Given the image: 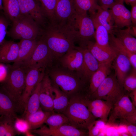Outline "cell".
I'll use <instances>...</instances> for the list:
<instances>
[{
  "mask_svg": "<svg viewBox=\"0 0 136 136\" xmlns=\"http://www.w3.org/2000/svg\"><path fill=\"white\" fill-rule=\"evenodd\" d=\"M42 29V38L47 44L52 57L62 56L75 47L73 37L66 24L49 23Z\"/></svg>",
  "mask_w": 136,
  "mask_h": 136,
  "instance_id": "obj_1",
  "label": "cell"
},
{
  "mask_svg": "<svg viewBox=\"0 0 136 136\" xmlns=\"http://www.w3.org/2000/svg\"><path fill=\"white\" fill-rule=\"evenodd\" d=\"M52 84L66 94L70 99L74 97L85 98L88 84L77 76L61 71H52L49 75Z\"/></svg>",
  "mask_w": 136,
  "mask_h": 136,
  "instance_id": "obj_2",
  "label": "cell"
},
{
  "mask_svg": "<svg viewBox=\"0 0 136 136\" xmlns=\"http://www.w3.org/2000/svg\"><path fill=\"white\" fill-rule=\"evenodd\" d=\"M80 46L86 47L88 43L94 39L95 29L93 22L87 13L75 10L66 23Z\"/></svg>",
  "mask_w": 136,
  "mask_h": 136,
  "instance_id": "obj_3",
  "label": "cell"
},
{
  "mask_svg": "<svg viewBox=\"0 0 136 136\" xmlns=\"http://www.w3.org/2000/svg\"><path fill=\"white\" fill-rule=\"evenodd\" d=\"M63 114L68 117L70 125L87 131L88 127L96 118L83 102L81 97L70 98Z\"/></svg>",
  "mask_w": 136,
  "mask_h": 136,
  "instance_id": "obj_4",
  "label": "cell"
},
{
  "mask_svg": "<svg viewBox=\"0 0 136 136\" xmlns=\"http://www.w3.org/2000/svg\"><path fill=\"white\" fill-rule=\"evenodd\" d=\"M6 79L1 87L4 89L20 105L24 89L26 70L21 66L8 65Z\"/></svg>",
  "mask_w": 136,
  "mask_h": 136,
  "instance_id": "obj_5",
  "label": "cell"
},
{
  "mask_svg": "<svg viewBox=\"0 0 136 136\" xmlns=\"http://www.w3.org/2000/svg\"><path fill=\"white\" fill-rule=\"evenodd\" d=\"M41 27L30 17L21 15L12 22L7 34L15 40L37 39L41 35L42 29Z\"/></svg>",
  "mask_w": 136,
  "mask_h": 136,
  "instance_id": "obj_6",
  "label": "cell"
},
{
  "mask_svg": "<svg viewBox=\"0 0 136 136\" xmlns=\"http://www.w3.org/2000/svg\"><path fill=\"white\" fill-rule=\"evenodd\" d=\"M124 94L123 86L115 75H109L96 90L87 99H101L108 102L113 107Z\"/></svg>",
  "mask_w": 136,
  "mask_h": 136,
  "instance_id": "obj_7",
  "label": "cell"
},
{
  "mask_svg": "<svg viewBox=\"0 0 136 136\" xmlns=\"http://www.w3.org/2000/svg\"><path fill=\"white\" fill-rule=\"evenodd\" d=\"M53 58L46 42L42 37L38 41L34 51L29 59L21 66L25 68L45 69L50 66Z\"/></svg>",
  "mask_w": 136,
  "mask_h": 136,
  "instance_id": "obj_8",
  "label": "cell"
},
{
  "mask_svg": "<svg viewBox=\"0 0 136 136\" xmlns=\"http://www.w3.org/2000/svg\"><path fill=\"white\" fill-rule=\"evenodd\" d=\"M25 68L26 70L25 85L21 99V105L23 111L28 98L38 84L41 81L45 74V69L44 68L39 67Z\"/></svg>",
  "mask_w": 136,
  "mask_h": 136,
  "instance_id": "obj_9",
  "label": "cell"
},
{
  "mask_svg": "<svg viewBox=\"0 0 136 136\" xmlns=\"http://www.w3.org/2000/svg\"><path fill=\"white\" fill-rule=\"evenodd\" d=\"M31 131L41 136H88V131L77 128L69 124L52 129L42 125L39 129Z\"/></svg>",
  "mask_w": 136,
  "mask_h": 136,
  "instance_id": "obj_10",
  "label": "cell"
},
{
  "mask_svg": "<svg viewBox=\"0 0 136 136\" xmlns=\"http://www.w3.org/2000/svg\"><path fill=\"white\" fill-rule=\"evenodd\" d=\"M21 15L28 16L40 26H45L46 19L38 0H18Z\"/></svg>",
  "mask_w": 136,
  "mask_h": 136,
  "instance_id": "obj_11",
  "label": "cell"
},
{
  "mask_svg": "<svg viewBox=\"0 0 136 136\" xmlns=\"http://www.w3.org/2000/svg\"><path fill=\"white\" fill-rule=\"evenodd\" d=\"M135 107L130 99L128 94H124L113 106L108 121L113 122L115 120L119 121L124 119L136 111Z\"/></svg>",
  "mask_w": 136,
  "mask_h": 136,
  "instance_id": "obj_12",
  "label": "cell"
},
{
  "mask_svg": "<svg viewBox=\"0 0 136 136\" xmlns=\"http://www.w3.org/2000/svg\"><path fill=\"white\" fill-rule=\"evenodd\" d=\"M53 85L48 75L45 74L41 82L39 99L41 107L44 111L50 112L54 110Z\"/></svg>",
  "mask_w": 136,
  "mask_h": 136,
  "instance_id": "obj_13",
  "label": "cell"
},
{
  "mask_svg": "<svg viewBox=\"0 0 136 136\" xmlns=\"http://www.w3.org/2000/svg\"><path fill=\"white\" fill-rule=\"evenodd\" d=\"M123 0H116L110 9L112 12L115 28L128 27L132 24L130 11L124 6Z\"/></svg>",
  "mask_w": 136,
  "mask_h": 136,
  "instance_id": "obj_14",
  "label": "cell"
},
{
  "mask_svg": "<svg viewBox=\"0 0 136 136\" xmlns=\"http://www.w3.org/2000/svg\"><path fill=\"white\" fill-rule=\"evenodd\" d=\"M79 47L83 53V58L78 75L88 84L90 78L98 69L100 63L86 48Z\"/></svg>",
  "mask_w": 136,
  "mask_h": 136,
  "instance_id": "obj_15",
  "label": "cell"
},
{
  "mask_svg": "<svg viewBox=\"0 0 136 136\" xmlns=\"http://www.w3.org/2000/svg\"><path fill=\"white\" fill-rule=\"evenodd\" d=\"M23 111L19 104L0 86V116H5L15 119L17 113Z\"/></svg>",
  "mask_w": 136,
  "mask_h": 136,
  "instance_id": "obj_16",
  "label": "cell"
},
{
  "mask_svg": "<svg viewBox=\"0 0 136 136\" xmlns=\"http://www.w3.org/2000/svg\"><path fill=\"white\" fill-rule=\"evenodd\" d=\"M61 60L64 67L70 71H80L83 61V54L79 47H75L63 55Z\"/></svg>",
  "mask_w": 136,
  "mask_h": 136,
  "instance_id": "obj_17",
  "label": "cell"
},
{
  "mask_svg": "<svg viewBox=\"0 0 136 136\" xmlns=\"http://www.w3.org/2000/svg\"><path fill=\"white\" fill-rule=\"evenodd\" d=\"M75 11L74 0H56L55 14L56 23L65 24Z\"/></svg>",
  "mask_w": 136,
  "mask_h": 136,
  "instance_id": "obj_18",
  "label": "cell"
},
{
  "mask_svg": "<svg viewBox=\"0 0 136 136\" xmlns=\"http://www.w3.org/2000/svg\"><path fill=\"white\" fill-rule=\"evenodd\" d=\"M112 63H100L99 68L89 79L85 98L92 94L109 75Z\"/></svg>",
  "mask_w": 136,
  "mask_h": 136,
  "instance_id": "obj_19",
  "label": "cell"
},
{
  "mask_svg": "<svg viewBox=\"0 0 136 136\" xmlns=\"http://www.w3.org/2000/svg\"><path fill=\"white\" fill-rule=\"evenodd\" d=\"M37 42V39L20 40L19 42L18 57L12 65L20 66L28 61L32 55Z\"/></svg>",
  "mask_w": 136,
  "mask_h": 136,
  "instance_id": "obj_20",
  "label": "cell"
},
{
  "mask_svg": "<svg viewBox=\"0 0 136 136\" xmlns=\"http://www.w3.org/2000/svg\"><path fill=\"white\" fill-rule=\"evenodd\" d=\"M90 16L93 22L95 29L94 38L96 43L102 48L111 51L114 50L109 44V34L106 28L98 21L93 14Z\"/></svg>",
  "mask_w": 136,
  "mask_h": 136,
  "instance_id": "obj_21",
  "label": "cell"
},
{
  "mask_svg": "<svg viewBox=\"0 0 136 136\" xmlns=\"http://www.w3.org/2000/svg\"><path fill=\"white\" fill-rule=\"evenodd\" d=\"M115 51L116 55L113 60L115 75L122 86L124 80L128 75L131 65L128 58L126 55L119 52Z\"/></svg>",
  "mask_w": 136,
  "mask_h": 136,
  "instance_id": "obj_22",
  "label": "cell"
},
{
  "mask_svg": "<svg viewBox=\"0 0 136 136\" xmlns=\"http://www.w3.org/2000/svg\"><path fill=\"white\" fill-rule=\"evenodd\" d=\"M100 63H112L116 57V51H108L98 46L95 42H89L86 47Z\"/></svg>",
  "mask_w": 136,
  "mask_h": 136,
  "instance_id": "obj_23",
  "label": "cell"
},
{
  "mask_svg": "<svg viewBox=\"0 0 136 136\" xmlns=\"http://www.w3.org/2000/svg\"><path fill=\"white\" fill-rule=\"evenodd\" d=\"M19 49V42L5 40L0 46V63L15 62L18 57Z\"/></svg>",
  "mask_w": 136,
  "mask_h": 136,
  "instance_id": "obj_24",
  "label": "cell"
},
{
  "mask_svg": "<svg viewBox=\"0 0 136 136\" xmlns=\"http://www.w3.org/2000/svg\"><path fill=\"white\" fill-rule=\"evenodd\" d=\"M129 26L125 29L115 28L113 34L129 51L136 53V39L129 31Z\"/></svg>",
  "mask_w": 136,
  "mask_h": 136,
  "instance_id": "obj_25",
  "label": "cell"
},
{
  "mask_svg": "<svg viewBox=\"0 0 136 136\" xmlns=\"http://www.w3.org/2000/svg\"><path fill=\"white\" fill-rule=\"evenodd\" d=\"M40 84L41 82L38 84L28 98L22 117L25 118L29 114L37 111L41 107L39 99Z\"/></svg>",
  "mask_w": 136,
  "mask_h": 136,
  "instance_id": "obj_26",
  "label": "cell"
},
{
  "mask_svg": "<svg viewBox=\"0 0 136 136\" xmlns=\"http://www.w3.org/2000/svg\"><path fill=\"white\" fill-rule=\"evenodd\" d=\"M53 85L54 111L56 113H63L68 105L70 99L58 87Z\"/></svg>",
  "mask_w": 136,
  "mask_h": 136,
  "instance_id": "obj_27",
  "label": "cell"
},
{
  "mask_svg": "<svg viewBox=\"0 0 136 136\" xmlns=\"http://www.w3.org/2000/svg\"><path fill=\"white\" fill-rule=\"evenodd\" d=\"M93 14L99 22L108 30L109 34L113 33L114 29V23L110 10L104 9L100 6Z\"/></svg>",
  "mask_w": 136,
  "mask_h": 136,
  "instance_id": "obj_28",
  "label": "cell"
},
{
  "mask_svg": "<svg viewBox=\"0 0 136 136\" xmlns=\"http://www.w3.org/2000/svg\"><path fill=\"white\" fill-rule=\"evenodd\" d=\"M109 36L110 47L114 50L126 55L128 58L133 69L136 70V53L129 51L113 34H110Z\"/></svg>",
  "mask_w": 136,
  "mask_h": 136,
  "instance_id": "obj_29",
  "label": "cell"
},
{
  "mask_svg": "<svg viewBox=\"0 0 136 136\" xmlns=\"http://www.w3.org/2000/svg\"><path fill=\"white\" fill-rule=\"evenodd\" d=\"M52 112L44 111L41 107L37 111L29 114L25 118L28 121L30 130H34L41 127Z\"/></svg>",
  "mask_w": 136,
  "mask_h": 136,
  "instance_id": "obj_30",
  "label": "cell"
},
{
  "mask_svg": "<svg viewBox=\"0 0 136 136\" xmlns=\"http://www.w3.org/2000/svg\"><path fill=\"white\" fill-rule=\"evenodd\" d=\"M5 15L12 22L21 16L18 0H2Z\"/></svg>",
  "mask_w": 136,
  "mask_h": 136,
  "instance_id": "obj_31",
  "label": "cell"
},
{
  "mask_svg": "<svg viewBox=\"0 0 136 136\" xmlns=\"http://www.w3.org/2000/svg\"><path fill=\"white\" fill-rule=\"evenodd\" d=\"M75 10L84 13L94 14L99 7L98 0H74Z\"/></svg>",
  "mask_w": 136,
  "mask_h": 136,
  "instance_id": "obj_32",
  "label": "cell"
},
{
  "mask_svg": "<svg viewBox=\"0 0 136 136\" xmlns=\"http://www.w3.org/2000/svg\"><path fill=\"white\" fill-rule=\"evenodd\" d=\"M15 119L2 116L0 120V136H14L17 134L14 125Z\"/></svg>",
  "mask_w": 136,
  "mask_h": 136,
  "instance_id": "obj_33",
  "label": "cell"
},
{
  "mask_svg": "<svg viewBox=\"0 0 136 136\" xmlns=\"http://www.w3.org/2000/svg\"><path fill=\"white\" fill-rule=\"evenodd\" d=\"M45 123L51 129L58 127L62 125L69 124L67 116L62 113L52 112L48 117Z\"/></svg>",
  "mask_w": 136,
  "mask_h": 136,
  "instance_id": "obj_34",
  "label": "cell"
},
{
  "mask_svg": "<svg viewBox=\"0 0 136 136\" xmlns=\"http://www.w3.org/2000/svg\"><path fill=\"white\" fill-rule=\"evenodd\" d=\"M81 99L87 107L111 110L113 106L108 102L100 99L89 100L84 98Z\"/></svg>",
  "mask_w": 136,
  "mask_h": 136,
  "instance_id": "obj_35",
  "label": "cell"
},
{
  "mask_svg": "<svg viewBox=\"0 0 136 136\" xmlns=\"http://www.w3.org/2000/svg\"><path fill=\"white\" fill-rule=\"evenodd\" d=\"M123 87L124 92H127V94L136 89V70L133 69L132 72L128 75L123 81Z\"/></svg>",
  "mask_w": 136,
  "mask_h": 136,
  "instance_id": "obj_36",
  "label": "cell"
},
{
  "mask_svg": "<svg viewBox=\"0 0 136 136\" xmlns=\"http://www.w3.org/2000/svg\"><path fill=\"white\" fill-rule=\"evenodd\" d=\"M14 125L17 134H25L31 130L28 121L26 119L22 117H16L14 120Z\"/></svg>",
  "mask_w": 136,
  "mask_h": 136,
  "instance_id": "obj_37",
  "label": "cell"
},
{
  "mask_svg": "<svg viewBox=\"0 0 136 136\" xmlns=\"http://www.w3.org/2000/svg\"><path fill=\"white\" fill-rule=\"evenodd\" d=\"M9 20L5 15L0 14V46L5 41L7 34V29L10 24Z\"/></svg>",
  "mask_w": 136,
  "mask_h": 136,
  "instance_id": "obj_38",
  "label": "cell"
},
{
  "mask_svg": "<svg viewBox=\"0 0 136 136\" xmlns=\"http://www.w3.org/2000/svg\"><path fill=\"white\" fill-rule=\"evenodd\" d=\"M88 108L95 117L99 118L105 123L107 122L108 118L111 110L92 108Z\"/></svg>",
  "mask_w": 136,
  "mask_h": 136,
  "instance_id": "obj_39",
  "label": "cell"
},
{
  "mask_svg": "<svg viewBox=\"0 0 136 136\" xmlns=\"http://www.w3.org/2000/svg\"><path fill=\"white\" fill-rule=\"evenodd\" d=\"M105 123L101 120H95L88 128V136H96L99 133L100 130L103 128Z\"/></svg>",
  "mask_w": 136,
  "mask_h": 136,
  "instance_id": "obj_40",
  "label": "cell"
},
{
  "mask_svg": "<svg viewBox=\"0 0 136 136\" xmlns=\"http://www.w3.org/2000/svg\"><path fill=\"white\" fill-rule=\"evenodd\" d=\"M121 124L124 125L126 127L127 130L130 135L136 136V125L127 122L124 119L119 120Z\"/></svg>",
  "mask_w": 136,
  "mask_h": 136,
  "instance_id": "obj_41",
  "label": "cell"
},
{
  "mask_svg": "<svg viewBox=\"0 0 136 136\" xmlns=\"http://www.w3.org/2000/svg\"><path fill=\"white\" fill-rule=\"evenodd\" d=\"M116 0H98L99 6L104 9H110Z\"/></svg>",
  "mask_w": 136,
  "mask_h": 136,
  "instance_id": "obj_42",
  "label": "cell"
},
{
  "mask_svg": "<svg viewBox=\"0 0 136 136\" xmlns=\"http://www.w3.org/2000/svg\"><path fill=\"white\" fill-rule=\"evenodd\" d=\"M131 10L130 12L132 23L133 25H136V2L130 4Z\"/></svg>",
  "mask_w": 136,
  "mask_h": 136,
  "instance_id": "obj_43",
  "label": "cell"
},
{
  "mask_svg": "<svg viewBox=\"0 0 136 136\" xmlns=\"http://www.w3.org/2000/svg\"><path fill=\"white\" fill-rule=\"evenodd\" d=\"M124 119L128 122L136 125V111L133 114L126 117Z\"/></svg>",
  "mask_w": 136,
  "mask_h": 136,
  "instance_id": "obj_44",
  "label": "cell"
},
{
  "mask_svg": "<svg viewBox=\"0 0 136 136\" xmlns=\"http://www.w3.org/2000/svg\"><path fill=\"white\" fill-rule=\"evenodd\" d=\"M129 97L131 98L132 102L134 105L136 107V89L131 91L128 94Z\"/></svg>",
  "mask_w": 136,
  "mask_h": 136,
  "instance_id": "obj_45",
  "label": "cell"
},
{
  "mask_svg": "<svg viewBox=\"0 0 136 136\" xmlns=\"http://www.w3.org/2000/svg\"><path fill=\"white\" fill-rule=\"evenodd\" d=\"M129 31L130 34L133 36L136 37V25H131L129 26Z\"/></svg>",
  "mask_w": 136,
  "mask_h": 136,
  "instance_id": "obj_46",
  "label": "cell"
},
{
  "mask_svg": "<svg viewBox=\"0 0 136 136\" xmlns=\"http://www.w3.org/2000/svg\"><path fill=\"white\" fill-rule=\"evenodd\" d=\"M127 5H130L132 3L136 2V0H123Z\"/></svg>",
  "mask_w": 136,
  "mask_h": 136,
  "instance_id": "obj_47",
  "label": "cell"
},
{
  "mask_svg": "<svg viewBox=\"0 0 136 136\" xmlns=\"http://www.w3.org/2000/svg\"><path fill=\"white\" fill-rule=\"evenodd\" d=\"M3 10V6L2 0H0V10Z\"/></svg>",
  "mask_w": 136,
  "mask_h": 136,
  "instance_id": "obj_48",
  "label": "cell"
},
{
  "mask_svg": "<svg viewBox=\"0 0 136 136\" xmlns=\"http://www.w3.org/2000/svg\"><path fill=\"white\" fill-rule=\"evenodd\" d=\"M2 117V116H0V120L1 119Z\"/></svg>",
  "mask_w": 136,
  "mask_h": 136,
  "instance_id": "obj_49",
  "label": "cell"
},
{
  "mask_svg": "<svg viewBox=\"0 0 136 136\" xmlns=\"http://www.w3.org/2000/svg\"></svg>",
  "mask_w": 136,
  "mask_h": 136,
  "instance_id": "obj_50",
  "label": "cell"
}]
</instances>
